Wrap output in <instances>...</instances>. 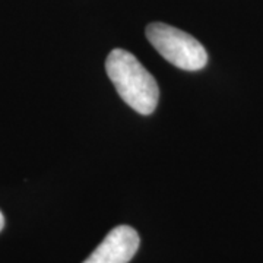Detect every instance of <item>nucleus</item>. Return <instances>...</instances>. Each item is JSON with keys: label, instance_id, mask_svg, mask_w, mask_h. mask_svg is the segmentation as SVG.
Listing matches in <instances>:
<instances>
[{"label": "nucleus", "instance_id": "f03ea898", "mask_svg": "<svg viewBox=\"0 0 263 263\" xmlns=\"http://www.w3.org/2000/svg\"><path fill=\"white\" fill-rule=\"evenodd\" d=\"M146 38L167 62L183 70L195 72L206 66L205 47L181 29L162 22H152L146 27Z\"/></svg>", "mask_w": 263, "mask_h": 263}, {"label": "nucleus", "instance_id": "f257e3e1", "mask_svg": "<svg viewBox=\"0 0 263 263\" xmlns=\"http://www.w3.org/2000/svg\"><path fill=\"white\" fill-rule=\"evenodd\" d=\"M105 70L123 101L135 111L143 116L155 111L160 100L158 84L132 53L114 48L107 57Z\"/></svg>", "mask_w": 263, "mask_h": 263}, {"label": "nucleus", "instance_id": "20e7f679", "mask_svg": "<svg viewBox=\"0 0 263 263\" xmlns=\"http://www.w3.org/2000/svg\"><path fill=\"white\" fill-rule=\"evenodd\" d=\"M3 227H5V218H3V214L0 212V231L3 230Z\"/></svg>", "mask_w": 263, "mask_h": 263}, {"label": "nucleus", "instance_id": "7ed1b4c3", "mask_svg": "<svg viewBox=\"0 0 263 263\" xmlns=\"http://www.w3.org/2000/svg\"><path fill=\"white\" fill-rule=\"evenodd\" d=\"M141 245L139 234L129 226H119L105 235L84 263H129Z\"/></svg>", "mask_w": 263, "mask_h": 263}]
</instances>
